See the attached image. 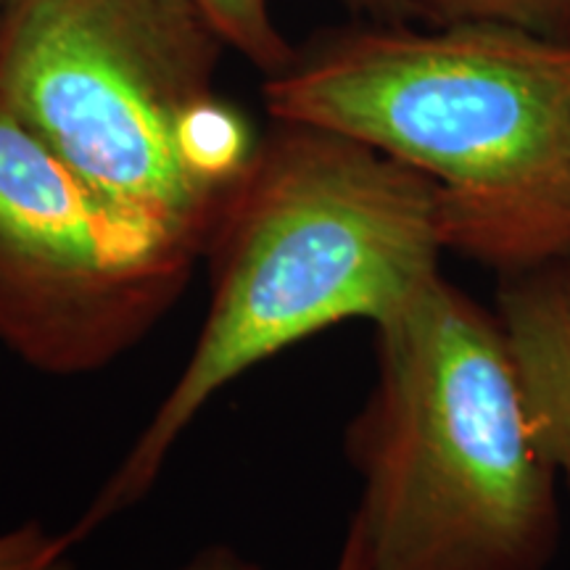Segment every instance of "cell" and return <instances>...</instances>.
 Returning a JSON list of instances; mask_svg holds the SVG:
<instances>
[{"label": "cell", "mask_w": 570, "mask_h": 570, "mask_svg": "<svg viewBox=\"0 0 570 570\" xmlns=\"http://www.w3.org/2000/svg\"><path fill=\"white\" fill-rule=\"evenodd\" d=\"M223 35L227 48L244 56L265 77L281 75L296 59L273 13V0H196Z\"/></svg>", "instance_id": "cell-8"}, {"label": "cell", "mask_w": 570, "mask_h": 570, "mask_svg": "<svg viewBox=\"0 0 570 570\" xmlns=\"http://www.w3.org/2000/svg\"><path fill=\"white\" fill-rule=\"evenodd\" d=\"M6 3H9V0H0V24H3V13H6Z\"/></svg>", "instance_id": "cell-12"}, {"label": "cell", "mask_w": 570, "mask_h": 570, "mask_svg": "<svg viewBox=\"0 0 570 570\" xmlns=\"http://www.w3.org/2000/svg\"><path fill=\"white\" fill-rule=\"evenodd\" d=\"M356 17L377 24H410L412 11L407 0H344Z\"/></svg>", "instance_id": "cell-11"}, {"label": "cell", "mask_w": 570, "mask_h": 570, "mask_svg": "<svg viewBox=\"0 0 570 570\" xmlns=\"http://www.w3.org/2000/svg\"><path fill=\"white\" fill-rule=\"evenodd\" d=\"M494 312L533 433L570 494V254L499 275Z\"/></svg>", "instance_id": "cell-6"}, {"label": "cell", "mask_w": 570, "mask_h": 570, "mask_svg": "<svg viewBox=\"0 0 570 570\" xmlns=\"http://www.w3.org/2000/svg\"><path fill=\"white\" fill-rule=\"evenodd\" d=\"M183 570H254L252 562L233 552L230 547H209V550L198 552ZM333 570H370L365 539H362L360 525L348 520L346 537L341 541V550Z\"/></svg>", "instance_id": "cell-10"}, {"label": "cell", "mask_w": 570, "mask_h": 570, "mask_svg": "<svg viewBox=\"0 0 570 570\" xmlns=\"http://www.w3.org/2000/svg\"><path fill=\"white\" fill-rule=\"evenodd\" d=\"M80 541L75 529L56 533L40 520H27L0 533V570H75L71 550Z\"/></svg>", "instance_id": "cell-9"}, {"label": "cell", "mask_w": 570, "mask_h": 570, "mask_svg": "<svg viewBox=\"0 0 570 570\" xmlns=\"http://www.w3.org/2000/svg\"><path fill=\"white\" fill-rule=\"evenodd\" d=\"M373 327L375 383L346 428L370 570H550L560 479L497 312L439 273Z\"/></svg>", "instance_id": "cell-3"}, {"label": "cell", "mask_w": 570, "mask_h": 570, "mask_svg": "<svg viewBox=\"0 0 570 570\" xmlns=\"http://www.w3.org/2000/svg\"><path fill=\"white\" fill-rule=\"evenodd\" d=\"M428 27L499 24L544 38H570V0H407Z\"/></svg>", "instance_id": "cell-7"}, {"label": "cell", "mask_w": 570, "mask_h": 570, "mask_svg": "<svg viewBox=\"0 0 570 570\" xmlns=\"http://www.w3.org/2000/svg\"><path fill=\"white\" fill-rule=\"evenodd\" d=\"M198 256L0 114V344L27 367H109L173 309Z\"/></svg>", "instance_id": "cell-5"}, {"label": "cell", "mask_w": 570, "mask_h": 570, "mask_svg": "<svg viewBox=\"0 0 570 570\" xmlns=\"http://www.w3.org/2000/svg\"><path fill=\"white\" fill-rule=\"evenodd\" d=\"M444 252L425 175L344 132L273 119L204 246L212 298L194 352L77 537L154 489L183 433L235 377L346 320L383 323L441 273Z\"/></svg>", "instance_id": "cell-1"}, {"label": "cell", "mask_w": 570, "mask_h": 570, "mask_svg": "<svg viewBox=\"0 0 570 570\" xmlns=\"http://www.w3.org/2000/svg\"><path fill=\"white\" fill-rule=\"evenodd\" d=\"M225 48L196 0H9L0 114L204 256L259 140L214 92Z\"/></svg>", "instance_id": "cell-4"}, {"label": "cell", "mask_w": 570, "mask_h": 570, "mask_svg": "<svg viewBox=\"0 0 570 570\" xmlns=\"http://www.w3.org/2000/svg\"><path fill=\"white\" fill-rule=\"evenodd\" d=\"M262 98L269 119L344 132L425 175L446 252L497 275L570 254V38L365 21L298 51Z\"/></svg>", "instance_id": "cell-2"}]
</instances>
